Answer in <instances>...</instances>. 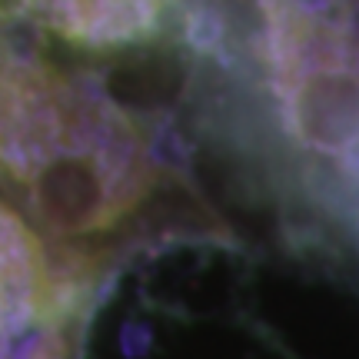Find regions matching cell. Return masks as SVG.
<instances>
[{"mask_svg":"<svg viewBox=\"0 0 359 359\" xmlns=\"http://www.w3.org/2000/svg\"><path fill=\"white\" fill-rule=\"evenodd\" d=\"M30 7L60 37L90 47L137 40L154 20L150 0H30Z\"/></svg>","mask_w":359,"mask_h":359,"instance_id":"cell-1","label":"cell"}]
</instances>
